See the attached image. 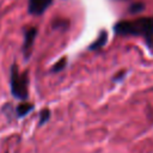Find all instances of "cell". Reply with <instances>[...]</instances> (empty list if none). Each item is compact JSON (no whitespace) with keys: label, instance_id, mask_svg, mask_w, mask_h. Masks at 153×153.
<instances>
[{"label":"cell","instance_id":"cell-10","mask_svg":"<svg viewBox=\"0 0 153 153\" xmlns=\"http://www.w3.org/2000/svg\"><path fill=\"white\" fill-rule=\"evenodd\" d=\"M54 29H67L68 27V22L66 19H56L53 23Z\"/></svg>","mask_w":153,"mask_h":153},{"label":"cell","instance_id":"cell-5","mask_svg":"<svg viewBox=\"0 0 153 153\" xmlns=\"http://www.w3.org/2000/svg\"><path fill=\"white\" fill-rule=\"evenodd\" d=\"M106 37H108V33H106V31H100V33H99V36L97 37V39L90 45V50H98V49H100L103 45H105V43H106Z\"/></svg>","mask_w":153,"mask_h":153},{"label":"cell","instance_id":"cell-4","mask_svg":"<svg viewBox=\"0 0 153 153\" xmlns=\"http://www.w3.org/2000/svg\"><path fill=\"white\" fill-rule=\"evenodd\" d=\"M53 4V0H29L27 11L30 14L41 16Z\"/></svg>","mask_w":153,"mask_h":153},{"label":"cell","instance_id":"cell-2","mask_svg":"<svg viewBox=\"0 0 153 153\" xmlns=\"http://www.w3.org/2000/svg\"><path fill=\"white\" fill-rule=\"evenodd\" d=\"M10 84H11V92L12 96L16 97L17 99L25 100L27 98V85H29V78L27 73H19L17 65H12L11 67V78H10Z\"/></svg>","mask_w":153,"mask_h":153},{"label":"cell","instance_id":"cell-11","mask_svg":"<svg viewBox=\"0 0 153 153\" xmlns=\"http://www.w3.org/2000/svg\"><path fill=\"white\" fill-rule=\"evenodd\" d=\"M120 1H121V0H120Z\"/></svg>","mask_w":153,"mask_h":153},{"label":"cell","instance_id":"cell-9","mask_svg":"<svg viewBox=\"0 0 153 153\" xmlns=\"http://www.w3.org/2000/svg\"><path fill=\"white\" fill-rule=\"evenodd\" d=\"M145 8V5L142 2H134L130 7H129V12L130 13H139L141 11H143Z\"/></svg>","mask_w":153,"mask_h":153},{"label":"cell","instance_id":"cell-6","mask_svg":"<svg viewBox=\"0 0 153 153\" xmlns=\"http://www.w3.org/2000/svg\"><path fill=\"white\" fill-rule=\"evenodd\" d=\"M32 109H33V104H31V103L24 102V103L19 104V105L17 106V109H16L17 117H24V116H26Z\"/></svg>","mask_w":153,"mask_h":153},{"label":"cell","instance_id":"cell-3","mask_svg":"<svg viewBox=\"0 0 153 153\" xmlns=\"http://www.w3.org/2000/svg\"><path fill=\"white\" fill-rule=\"evenodd\" d=\"M36 36H37V29L36 27H30V29L25 30V32H24L23 53H24V56L26 59H29L30 55H31V50H32V47H33V42H35Z\"/></svg>","mask_w":153,"mask_h":153},{"label":"cell","instance_id":"cell-7","mask_svg":"<svg viewBox=\"0 0 153 153\" xmlns=\"http://www.w3.org/2000/svg\"><path fill=\"white\" fill-rule=\"evenodd\" d=\"M66 65H67V59L63 56L62 59H60L54 66H53V68H51V72H54V73H56V72H60V71H62L65 67H66Z\"/></svg>","mask_w":153,"mask_h":153},{"label":"cell","instance_id":"cell-8","mask_svg":"<svg viewBox=\"0 0 153 153\" xmlns=\"http://www.w3.org/2000/svg\"><path fill=\"white\" fill-rule=\"evenodd\" d=\"M49 118H50V110L49 109H43L39 112V126H42L45 122H48Z\"/></svg>","mask_w":153,"mask_h":153},{"label":"cell","instance_id":"cell-1","mask_svg":"<svg viewBox=\"0 0 153 153\" xmlns=\"http://www.w3.org/2000/svg\"><path fill=\"white\" fill-rule=\"evenodd\" d=\"M114 32L118 36L143 37L147 45L153 48V17H143L134 20H121L114 25Z\"/></svg>","mask_w":153,"mask_h":153}]
</instances>
